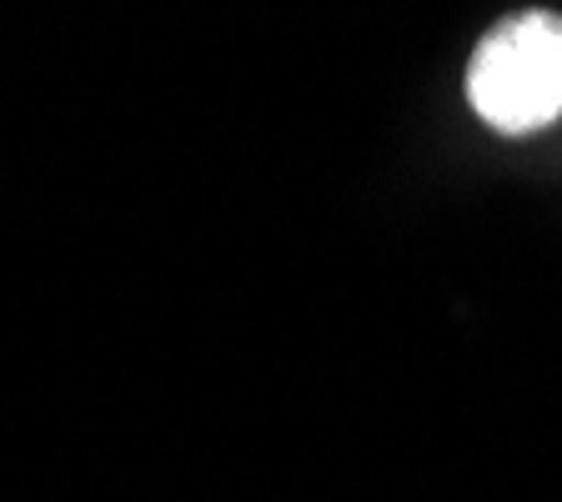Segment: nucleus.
Masks as SVG:
<instances>
[{
	"label": "nucleus",
	"instance_id": "1",
	"mask_svg": "<svg viewBox=\"0 0 562 502\" xmlns=\"http://www.w3.org/2000/svg\"><path fill=\"white\" fill-rule=\"evenodd\" d=\"M468 101L492 131L532 136L562 116V15L517 11L477 41Z\"/></svg>",
	"mask_w": 562,
	"mask_h": 502
}]
</instances>
